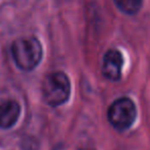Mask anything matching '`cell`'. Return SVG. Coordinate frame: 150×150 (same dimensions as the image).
I'll use <instances>...</instances> for the list:
<instances>
[{
  "mask_svg": "<svg viewBox=\"0 0 150 150\" xmlns=\"http://www.w3.org/2000/svg\"><path fill=\"white\" fill-rule=\"evenodd\" d=\"M11 52L17 66L26 71L35 68L42 56L41 45L34 37H23L17 39L13 44Z\"/></svg>",
  "mask_w": 150,
  "mask_h": 150,
  "instance_id": "1",
  "label": "cell"
},
{
  "mask_svg": "<svg viewBox=\"0 0 150 150\" xmlns=\"http://www.w3.org/2000/svg\"><path fill=\"white\" fill-rule=\"evenodd\" d=\"M70 81L63 72L50 73L44 78L42 93L46 103L52 106H59L65 103L70 95Z\"/></svg>",
  "mask_w": 150,
  "mask_h": 150,
  "instance_id": "2",
  "label": "cell"
},
{
  "mask_svg": "<svg viewBox=\"0 0 150 150\" xmlns=\"http://www.w3.org/2000/svg\"><path fill=\"white\" fill-rule=\"evenodd\" d=\"M137 109L129 98H120L111 104L108 110V119L113 127L118 131L129 129L135 121Z\"/></svg>",
  "mask_w": 150,
  "mask_h": 150,
  "instance_id": "3",
  "label": "cell"
},
{
  "mask_svg": "<svg viewBox=\"0 0 150 150\" xmlns=\"http://www.w3.org/2000/svg\"><path fill=\"white\" fill-rule=\"evenodd\" d=\"M122 56L116 50H110L105 54L103 60L102 71L105 77L108 79L116 81L121 76V68H122Z\"/></svg>",
  "mask_w": 150,
  "mask_h": 150,
  "instance_id": "4",
  "label": "cell"
},
{
  "mask_svg": "<svg viewBox=\"0 0 150 150\" xmlns=\"http://www.w3.org/2000/svg\"><path fill=\"white\" fill-rule=\"evenodd\" d=\"M20 105L11 100L0 103V127L8 129L13 127L20 115Z\"/></svg>",
  "mask_w": 150,
  "mask_h": 150,
  "instance_id": "5",
  "label": "cell"
},
{
  "mask_svg": "<svg viewBox=\"0 0 150 150\" xmlns=\"http://www.w3.org/2000/svg\"><path fill=\"white\" fill-rule=\"evenodd\" d=\"M119 11L127 15H135L141 9L143 0H114Z\"/></svg>",
  "mask_w": 150,
  "mask_h": 150,
  "instance_id": "6",
  "label": "cell"
},
{
  "mask_svg": "<svg viewBox=\"0 0 150 150\" xmlns=\"http://www.w3.org/2000/svg\"><path fill=\"white\" fill-rule=\"evenodd\" d=\"M80 150H93V149H80Z\"/></svg>",
  "mask_w": 150,
  "mask_h": 150,
  "instance_id": "7",
  "label": "cell"
}]
</instances>
